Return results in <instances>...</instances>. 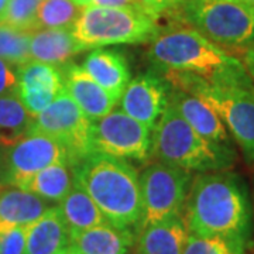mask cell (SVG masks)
Instances as JSON below:
<instances>
[{"mask_svg":"<svg viewBox=\"0 0 254 254\" xmlns=\"http://www.w3.org/2000/svg\"><path fill=\"white\" fill-rule=\"evenodd\" d=\"M75 184V167L69 163H57L41 170L24 185L47 202L60 203L72 190Z\"/></svg>","mask_w":254,"mask_h":254,"instance_id":"cell-23","label":"cell"},{"mask_svg":"<svg viewBox=\"0 0 254 254\" xmlns=\"http://www.w3.org/2000/svg\"><path fill=\"white\" fill-rule=\"evenodd\" d=\"M65 89L63 71L54 65L30 61L18 66V99L37 118Z\"/></svg>","mask_w":254,"mask_h":254,"instance_id":"cell-13","label":"cell"},{"mask_svg":"<svg viewBox=\"0 0 254 254\" xmlns=\"http://www.w3.org/2000/svg\"><path fill=\"white\" fill-rule=\"evenodd\" d=\"M82 7H128V9H141V4L138 0H73ZM145 11V10H144Z\"/></svg>","mask_w":254,"mask_h":254,"instance_id":"cell-32","label":"cell"},{"mask_svg":"<svg viewBox=\"0 0 254 254\" xmlns=\"http://www.w3.org/2000/svg\"><path fill=\"white\" fill-rule=\"evenodd\" d=\"M163 73L171 86L190 92L216 110L246 155L254 160V85L250 76L209 81L195 73Z\"/></svg>","mask_w":254,"mask_h":254,"instance_id":"cell-5","label":"cell"},{"mask_svg":"<svg viewBox=\"0 0 254 254\" xmlns=\"http://www.w3.org/2000/svg\"><path fill=\"white\" fill-rule=\"evenodd\" d=\"M190 182L192 177L190 171L164 163L148 165L140 175L143 200V218L140 229L181 216Z\"/></svg>","mask_w":254,"mask_h":254,"instance_id":"cell-9","label":"cell"},{"mask_svg":"<svg viewBox=\"0 0 254 254\" xmlns=\"http://www.w3.org/2000/svg\"><path fill=\"white\" fill-rule=\"evenodd\" d=\"M133 245V230L108 223L69 235L66 250L78 254H127Z\"/></svg>","mask_w":254,"mask_h":254,"instance_id":"cell-16","label":"cell"},{"mask_svg":"<svg viewBox=\"0 0 254 254\" xmlns=\"http://www.w3.org/2000/svg\"><path fill=\"white\" fill-rule=\"evenodd\" d=\"M148 58L161 71L195 73L209 81L250 76L236 57L187 26L160 31L148 48Z\"/></svg>","mask_w":254,"mask_h":254,"instance_id":"cell-3","label":"cell"},{"mask_svg":"<svg viewBox=\"0 0 254 254\" xmlns=\"http://www.w3.org/2000/svg\"><path fill=\"white\" fill-rule=\"evenodd\" d=\"M91 120L64 89L36 118L31 131L54 137L66 147L75 167L91 151Z\"/></svg>","mask_w":254,"mask_h":254,"instance_id":"cell-11","label":"cell"},{"mask_svg":"<svg viewBox=\"0 0 254 254\" xmlns=\"http://www.w3.org/2000/svg\"><path fill=\"white\" fill-rule=\"evenodd\" d=\"M170 83L163 75L148 71L128 82L120 98V110L153 128L168 105Z\"/></svg>","mask_w":254,"mask_h":254,"instance_id":"cell-12","label":"cell"},{"mask_svg":"<svg viewBox=\"0 0 254 254\" xmlns=\"http://www.w3.org/2000/svg\"><path fill=\"white\" fill-rule=\"evenodd\" d=\"M18 68L0 58V96H17Z\"/></svg>","mask_w":254,"mask_h":254,"instance_id":"cell-31","label":"cell"},{"mask_svg":"<svg viewBox=\"0 0 254 254\" xmlns=\"http://www.w3.org/2000/svg\"><path fill=\"white\" fill-rule=\"evenodd\" d=\"M75 182L88 192L112 226L140 229L143 218L140 175L126 160L88 155L75 167Z\"/></svg>","mask_w":254,"mask_h":254,"instance_id":"cell-2","label":"cell"},{"mask_svg":"<svg viewBox=\"0 0 254 254\" xmlns=\"http://www.w3.org/2000/svg\"><path fill=\"white\" fill-rule=\"evenodd\" d=\"M65 91L91 122L110 113L116 100L79 65H68L63 72Z\"/></svg>","mask_w":254,"mask_h":254,"instance_id":"cell-15","label":"cell"},{"mask_svg":"<svg viewBox=\"0 0 254 254\" xmlns=\"http://www.w3.org/2000/svg\"><path fill=\"white\" fill-rule=\"evenodd\" d=\"M7 6H9V0H0V23H1L3 18H4Z\"/></svg>","mask_w":254,"mask_h":254,"instance_id":"cell-34","label":"cell"},{"mask_svg":"<svg viewBox=\"0 0 254 254\" xmlns=\"http://www.w3.org/2000/svg\"><path fill=\"white\" fill-rule=\"evenodd\" d=\"M141 7L155 18L161 16H175L181 20V7L184 0H138Z\"/></svg>","mask_w":254,"mask_h":254,"instance_id":"cell-30","label":"cell"},{"mask_svg":"<svg viewBox=\"0 0 254 254\" xmlns=\"http://www.w3.org/2000/svg\"><path fill=\"white\" fill-rule=\"evenodd\" d=\"M50 208L48 202L30 190L0 185V230L28 227Z\"/></svg>","mask_w":254,"mask_h":254,"instance_id":"cell-18","label":"cell"},{"mask_svg":"<svg viewBox=\"0 0 254 254\" xmlns=\"http://www.w3.org/2000/svg\"><path fill=\"white\" fill-rule=\"evenodd\" d=\"M245 66L249 75L254 78V44L249 47L245 53Z\"/></svg>","mask_w":254,"mask_h":254,"instance_id":"cell-33","label":"cell"},{"mask_svg":"<svg viewBox=\"0 0 254 254\" xmlns=\"http://www.w3.org/2000/svg\"><path fill=\"white\" fill-rule=\"evenodd\" d=\"M27 227H9L0 230V254H24Z\"/></svg>","mask_w":254,"mask_h":254,"instance_id":"cell-29","label":"cell"},{"mask_svg":"<svg viewBox=\"0 0 254 254\" xmlns=\"http://www.w3.org/2000/svg\"><path fill=\"white\" fill-rule=\"evenodd\" d=\"M185 225L190 235L249 242L252 210L243 184L233 174L200 173L190 182Z\"/></svg>","mask_w":254,"mask_h":254,"instance_id":"cell-1","label":"cell"},{"mask_svg":"<svg viewBox=\"0 0 254 254\" xmlns=\"http://www.w3.org/2000/svg\"><path fill=\"white\" fill-rule=\"evenodd\" d=\"M82 68L119 102L130 82V69L125 55L113 50L93 48Z\"/></svg>","mask_w":254,"mask_h":254,"instance_id":"cell-17","label":"cell"},{"mask_svg":"<svg viewBox=\"0 0 254 254\" xmlns=\"http://www.w3.org/2000/svg\"><path fill=\"white\" fill-rule=\"evenodd\" d=\"M41 0H9V6L1 23L11 27L34 33L37 30V10Z\"/></svg>","mask_w":254,"mask_h":254,"instance_id":"cell-28","label":"cell"},{"mask_svg":"<svg viewBox=\"0 0 254 254\" xmlns=\"http://www.w3.org/2000/svg\"><path fill=\"white\" fill-rule=\"evenodd\" d=\"M0 150H1V144H0Z\"/></svg>","mask_w":254,"mask_h":254,"instance_id":"cell-37","label":"cell"},{"mask_svg":"<svg viewBox=\"0 0 254 254\" xmlns=\"http://www.w3.org/2000/svg\"><path fill=\"white\" fill-rule=\"evenodd\" d=\"M69 240L68 227L58 206H50L27 227L24 254H61Z\"/></svg>","mask_w":254,"mask_h":254,"instance_id":"cell-19","label":"cell"},{"mask_svg":"<svg viewBox=\"0 0 254 254\" xmlns=\"http://www.w3.org/2000/svg\"><path fill=\"white\" fill-rule=\"evenodd\" d=\"M61 254H78V253H73V252H69V250H65V252H63Z\"/></svg>","mask_w":254,"mask_h":254,"instance_id":"cell-35","label":"cell"},{"mask_svg":"<svg viewBox=\"0 0 254 254\" xmlns=\"http://www.w3.org/2000/svg\"><path fill=\"white\" fill-rule=\"evenodd\" d=\"M150 150L151 128L123 110H112L91 123L92 154L145 161L150 157Z\"/></svg>","mask_w":254,"mask_h":254,"instance_id":"cell-10","label":"cell"},{"mask_svg":"<svg viewBox=\"0 0 254 254\" xmlns=\"http://www.w3.org/2000/svg\"><path fill=\"white\" fill-rule=\"evenodd\" d=\"M158 18L141 9L83 7L71 28L83 50L115 44L151 43L160 34Z\"/></svg>","mask_w":254,"mask_h":254,"instance_id":"cell-6","label":"cell"},{"mask_svg":"<svg viewBox=\"0 0 254 254\" xmlns=\"http://www.w3.org/2000/svg\"><path fill=\"white\" fill-rule=\"evenodd\" d=\"M150 157L185 171H226L235 163L230 145L208 141L198 134L168 103L151 128Z\"/></svg>","mask_w":254,"mask_h":254,"instance_id":"cell-4","label":"cell"},{"mask_svg":"<svg viewBox=\"0 0 254 254\" xmlns=\"http://www.w3.org/2000/svg\"><path fill=\"white\" fill-rule=\"evenodd\" d=\"M190 232L182 216L140 229L137 254H182Z\"/></svg>","mask_w":254,"mask_h":254,"instance_id":"cell-20","label":"cell"},{"mask_svg":"<svg viewBox=\"0 0 254 254\" xmlns=\"http://www.w3.org/2000/svg\"><path fill=\"white\" fill-rule=\"evenodd\" d=\"M31 34L33 33L0 23V58L17 68L30 63Z\"/></svg>","mask_w":254,"mask_h":254,"instance_id":"cell-26","label":"cell"},{"mask_svg":"<svg viewBox=\"0 0 254 254\" xmlns=\"http://www.w3.org/2000/svg\"><path fill=\"white\" fill-rule=\"evenodd\" d=\"M247 243L242 239L223 236H188L182 254H247Z\"/></svg>","mask_w":254,"mask_h":254,"instance_id":"cell-27","label":"cell"},{"mask_svg":"<svg viewBox=\"0 0 254 254\" xmlns=\"http://www.w3.org/2000/svg\"><path fill=\"white\" fill-rule=\"evenodd\" d=\"M249 1H252V3H253V4H254V0H249Z\"/></svg>","mask_w":254,"mask_h":254,"instance_id":"cell-36","label":"cell"},{"mask_svg":"<svg viewBox=\"0 0 254 254\" xmlns=\"http://www.w3.org/2000/svg\"><path fill=\"white\" fill-rule=\"evenodd\" d=\"M81 51H83V48L73 38L71 30L44 28L31 34V61L54 65L58 68Z\"/></svg>","mask_w":254,"mask_h":254,"instance_id":"cell-21","label":"cell"},{"mask_svg":"<svg viewBox=\"0 0 254 254\" xmlns=\"http://www.w3.org/2000/svg\"><path fill=\"white\" fill-rule=\"evenodd\" d=\"M82 9L73 0H41L37 10V30H71Z\"/></svg>","mask_w":254,"mask_h":254,"instance_id":"cell-25","label":"cell"},{"mask_svg":"<svg viewBox=\"0 0 254 254\" xmlns=\"http://www.w3.org/2000/svg\"><path fill=\"white\" fill-rule=\"evenodd\" d=\"M57 163H69L75 167L66 147L54 137L30 131L13 144L0 150V185L24 188L36 174Z\"/></svg>","mask_w":254,"mask_h":254,"instance_id":"cell-8","label":"cell"},{"mask_svg":"<svg viewBox=\"0 0 254 254\" xmlns=\"http://www.w3.org/2000/svg\"><path fill=\"white\" fill-rule=\"evenodd\" d=\"M253 79H254V78H253Z\"/></svg>","mask_w":254,"mask_h":254,"instance_id":"cell-38","label":"cell"},{"mask_svg":"<svg viewBox=\"0 0 254 254\" xmlns=\"http://www.w3.org/2000/svg\"><path fill=\"white\" fill-rule=\"evenodd\" d=\"M181 20L222 48L254 44V4L249 0H184Z\"/></svg>","mask_w":254,"mask_h":254,"instance_id":"cell-7","label":"cell"},{"mask_svg":"<svg viewBox=\"0 0 254 254\" xmlns=\"http://www.w3.org/2000/svg\"><path fill=\"white\" fill-rule=\"evenodd\" d=\"M58 208L63 213L69 235L109 223L98 205L88 195V192L76 182L73 184L72 190L68 192V195L60 202Z\"/></svg>","mask_w":254,"mask_h":254,"instance_id":"cell-22","label":"cell"},{"mask_svg":"<svg viewBox=\"0 0 254 254\" xmlns=\"http://www.w3.org/2000/svg\"><path fill=\"white\" fill-rule=\"evenodd\" d=\"M36 118L23 106L18 96H0V144H13L27 136Z\"/></svg>","mask_w":254,"mask_h":254,"instance_id":"cell-24","label":"cell"},{"mask_svg":"<svg viewBox=\"0 0 254 254\" xmlns=\"http://www.w3.org/2000/svg\"><path fill=\"white\" fill-rule=\"evenodd\" d=\"M168 103L203 138L216 144L230 145L227 127L216 110L205 100L170 85Z\"/></svg>","mask_w":254,"mask_h":254,"instance_id":"cell-14","label":"cell"}]
</instances>
